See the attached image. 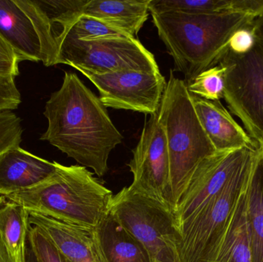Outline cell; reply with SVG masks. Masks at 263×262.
I'll use <instances>...</instances> for the list:
<instances>
[{
	"label": "cell",
	"mask_w": 263,
	"mask_h": 262,
	"mask_svg": "<svg viewBox=\"0 0 263 262\" xmlns=\"http://www.w3.org/2000/svg\"><path fill=\"white\" fill-rule=\"evenodd\" d=\"M133 154L128 164L133 175L132 187L175 214L166 137L159 121V111L145 123Z\"/></svg>",
	"instance_id": "9c48e42d"
},
{
	"label": "cell",
	"mask_w": 263,
	"mask_h": 262,
	"mask_svg": "<svg viewBox=\"0 0 263 262\" xmlns=\"http://www.w3.org/2000/svg\"><path fill=\"white\" fill-rule=\"evenodd\" d=\"M55 164L53 174L40 184L5 197L27 212L97 228L110 211L112 192L86 167Z\"/></svg>",
	"instance_id": "3957f363"
},
{
	"label": "cell",
	"mask_w": 263,
	"mask_h": 262,
	"mask_svg": "<svg viewBox=\"0 0 263 262\" xmlns=\"http://www.w3.org/2000/svg\"><path fill=\"white\" fill-rule=\"evenodd\" d=\"M256 43L251 23L237 29L229 42L228 50L236 55H243L251 51Z\"/></svg>",
	"instance_id": "4316f807"
},
{
	"label": "cell",
	"mask_w": 263,
	"mask_h": 262,
	"mask_svg": "<svg viewBox=\"0 0 263 262\" xmlns=\"http://www.w3.org/2000/svg\"><path fill=\"white\" fill-rule=\"evenodd\" d=\"M158 35L190 84L202 71L216 66L228 50L237 29L254 16L240 13H151Z\"/></svg>",
	"instance_id": "7a4b0ae2"
},
{
	"label": "cell",
	"mask_w": 263,
	"mask_h": 262,
	"mask_svg": "<svg viewBox=\"0 0 263 262\" xmlns=\"http://www.w3.org/2000/svg\"><path fill=\"white\" fill-rule=\"evenodd\" d=\"M259 149H261V151H262V152L263 154V142H262V144H261L260 146H259Z\"/></svg>",
	"instance_id": "d6a6232c"
},
{
	"label": "cell",
	"mask_w": 263,
	"mask_h": 262,
	"mask_svg": "<svg viewBox=\"0 0 263 262\" xmlns=\"http://www.w3.org/2000/svg\"><path fill=\"white\" fill-rule=\"evenodd\" d=\"M0 35L13 49L20 63L43 61L38 32L16 0H0Z\"/></svg>",
	"instance_id": "2e32d148"
},
{
	"label": "cell",
	"mask_w": 263,
	"mask_h": 262,
	"mask_svg": "<svg viewBox=\"0 0 263 262\" xmlns=\"http://www.w3.org/2000/svg\"><path fill=\"white\" fill-rule=\"evenodd\" d=\"M151 0H89L83 15H89L123 31L133 38L149 15Z\"/></svg>",
	"instance_id": "e0dca14e"
},
{
	"label": "cell",
	"mask_w": 263,
	"mask_h": 262,
	"mask_svg": "<svg viewBox=\"0 0 263 262\" xmlns=\"http://www.w3.org/2000/svg\"><path fill=\"white\" fill-rule=\"evenodd\" d=\"M83 75L98 89L105 107L150 115L159 111L167 85L160 71L125 70Z\"/></svg>",
	"instance_id": "30bf717a"
},
{
	"label": "cell",
	"mask_w": 263,
	"mask_h": 262,
	"mask_svg": "<svg viewBox=\"0 0 263 262\" xmlns=\"http://www.w3.org/2000/svg\"><path fill=\"white\" fill-rule=\"evenodd\" d=\"M21 95L15 86V80L0 81V112L18 109Z\"/></svg>",
	"instance_id": "83f0119b"
},
{
	"label": "cell",
	"mask_w": 263,
	"mask_h": 262,
	"mask_svg": "<svg viewBox=\"0 0 263 262\" xmlns=\"http://www.w3.org/2000/svg\"><path fill=\"white\" fill-rule=\"evenodd\" d=\"M20 63L13 49L0 35V81L15 80L20 75Z\"/></svg>",
	"instance_id": "484cf974"
},
{
	"label": "cell",
	"mask_w": 263,
	"mask_h": 262,
	"mask_svg": "<svg viewBox=\"0 0 263 262\" xmlns=\"http://www.w3.org/2000/svg\"><path fill=\"white\" fill-rule=\"evenodd\" d=\"M212 262H253L247 228V189L239 198Z\"/></svg>",
	"instance_id": "44dd1931"
},
{
	"label": "cell",
	"mask_w": 263,
	"mask_h": 262,
	"mask_svg": "<svg viewBox=\"0 0 263 262\" xmlns=\"http://www.w3.org/2000/svg\"><path fill=\"white\" fill-rule=\"evenodd\" d=\"M262 155H263V154H262Z\"/></svg>",
	"instance_id": "836d02e7"
},
{
	"label": "cell",
	"mask_w": 263,
	"mask_h": 262,
	"mask_svg": "<svg viewBox=\"0 0 263 262\" xmlns=\"http://www.w3.org/2000/svg\"><path fill=\"white\" fill-rule=\"evenodd\" d=\"M109 212L145 246L151 262H181L180 232L173 211L129 186L114 195Z\"/></svg>",
	"instance_id": "5b68a950"
},
{
	"label": "cell",
	"mask_w": 263,
	"mask_h": 262,
	"mask_svg": "<svg viewBox=\"0 0 263 262\" xmlns=\"http://www.w3.org/2000/svg\"><path fill=\"white\" fill-rule=\"evenodd\" d=\"M43 115L48 128L40 139L98 176L105 175L109 155L123 137L100 98L77 74L65 72L61 87L46 102Z\"/></svg>",
	"instance_id": "6da1fadb"
},
{
	"label": "cell",
	"mask_w": 263,
	"mask_h": 262,
	"mask_svg": "<svg viewBox=\"0 0 263 262\" xmlns=\"http://www.w3.org/2000/svg\"><path fill=\"white\" fill-rule=\"evenodd\" d=\"M149 13H240L256 16L263 10V0H151Z\"/></svg>",
	"instance_id": "d6986e66"
},
{
	"label": "cell",
	"mask_w": 263,
	"mask_h": 262,
	"mask_svg": "<svg viewBox=\"0 0 263 262\" xmlns=\"http://www.w3.org/2000/svg\"><path fill=\"white\" fill-rule=\"evenodd\" d=\"M219 63L226 69L223 98L259 147L263 142V43L256 39L253 49L243 55L227 50Z\"/></svg>",
	"instance_id": "ba28073f"
},
{
	"label": "cell",
	"mask_w": 263,
	"mask_h": 262,
	"mask_svg": "<svg viewBox=\"0 0 263 262\" xmlns=\"http://www.w3.org/2000/svg\"><path fill=\"white\" fill-rule=\"evenodd\" d=\"M0 262H12L1 239H0Z\"/></svg>",
	"instance_id": "4dcf8cb0"
},
{
	"label": "cell",
	"mask_w": 263,
	"mask_h": 262,
	"mask_svg": "<svg viewBox=\"0 0 263 262\" xmlns=\"http://www.w3.org/2000/svg\"><path fill=\"white\" fill-rule=\"evenodd\" d=\"M258 155L233 175L217 196L181 225V262L213 261L239 198L247 189Z\"/></svg>",
	"instance_id": "8992f818"
},
{
	"label": "cell",
	"mask_w": 263,
	"mask_h": 262,
	"mask_svg": "<svg viewBox=\"0 0 263 262\" xmlns=\"http://www.w3.org/2000/svg\"><path fill=\"white\" fill-rule=\"evenodd\" d=\"M251 26L254 31L256 39L263 43V11L259 15L253 18Z\"/></svg>",
	"instance_id": "f546056e"
},
{
	"label": "cell",
	"mask_w": 263,
	"mask_h": 262,
	"mask_svg": "<svg viewBox=\"0 0 263 262\" xmlns=\"http://www.w3.org/2000/svg\"><path fill=\"white\" fill-rule=\"evenodd\" d=\"M23 133L21 118L12 111L0 112V155L18 146Z\"/></svg>",
	"instance_id": "d4e9b609"
},
{
	"label": "cell",
	"mask_w": 263,
	"mask_h": 262,
	"mask_svg": "<svg viewBox=\"0 0 263 262\" xmlns=\"http://www.w3.org/2000/svg\"><path fill=\"white\" fill-rule=\"evenodd\" d=\"M28 243L37 262H68L52 241L35 226L29 227Z\"/></svg>",
	"instance_id": "cb8c5ba5"
},
{
	"label": "cell",
	"mask_w": 263,
	"mask_h": 262,
	"mask_svg": "<svg viewBox=\"0 0 263 262\" xmlns=\"http://www.w3.org/2000/svg\"><path fill=\"white\" fill-rule=\"evenodd\" d=\"M107 262H151L145 246L128 232L110 212L96 228Z\"/></svg>",
	"instance_id": "ac0fdd59"
},
{
	"label": "cell",
	"mask_w": 263,
	"mask_h": 262,
	"mask_svg": "<svg viewBox=\"0 0 263 262\" xmlns=\"http://www.w3.org/2000/svg\"><path fill=\"white\" fill-rule=\"evenodd\" d=\"M38 32L46 66L58 64L63 40L81 15L89 0H16Z\"/></svg>",
	"instance_id": "7c38bea8"
},
{
	"label": "cell",
	"mask_w": 263,
	"mask_h": 262,
	"mask_svg": "<svg viewBox=\"0 0 263 262\" xmlns=\"http://www.w3.org/2000/svg\"><path fill=\"white\" fill-rule=\"evenodd\" d=\"M29 214L21 205L0 197V239L12 262H26Z\"/></svg>",
	"instance_id": "ffe728a7"
},
{
	"label": "cell",
	"mask_w": 263,
	"mask_h": 262,
	"mask_svg": "<svg viewBox=\"0 0 263 262\" xmlns=\"http://www.w3.org/2000/svg\"><path fill=\"white\" fill-rule=\"evenodd\" d=\"M58 64L72 66L82 74L159 71L154 55L138 38L129 36L80 40L66 35L60 47Z\"/></svg>",
	"instance_id": "52a82bcc"
},
{
	"label": "cell",
	"mask_w": 263,
	"mask_h": 262,
	"mask_svg": "<svg viewBox=\"0 0 263 262\" xmlns=\"http://www.w3.org/2000/svg\"><path fill=\"white\" fill-rule=\"evenodd\" d=\"M252 173L257 183L259 197H260L261 207L263 212V155L260 149H259V155L253 165Z\"/></svg>",
	"instance_id": "f1b7e54d"
},
{
	"label": "cell",
	"mask_w": 263,
	"mask_h": 262,
	"mask_svg": "<svg viewBox=\"0 0 263 262\" xmlns=\"http://www.w3.org/2000/svg\"><path fill=\"white\" fill-rule=\"evenodd\" d=\"M259 149L243 148L216 152L201 162L176 206L179 229L190 217L217 196L233 175L257 155Z\"/></svg>",
	"instance_id": "8fae6325"
},
{
	"label": "cell",
	"mask_w": 263,
	"mask_h": 262,
	"mask_svg": "<svg viewBox=\"0 0 263 262\" xmlns=\"http://www.w3.org/2000/svg\"><path fill=\"white\" fill-rule=\"evenodd\" d=\"M166 137L175 208L201 162L216 152L196 115L184 80L170 71L159 109ZM176 212V211H175Z\"/></svg>",
	"instance_id": "277c9868"
},
{
	"label": "cell",
	"mask_w": 263,
	"mask_h": 262,
	"mask_svg": "<svg viewBox=\"0 0 263 262\" xmlns=\"http://www.w3.org/2000/svg\"><path fill=\"white\" fill-rule=\"evenodd\" d=\"M225 72V68L219 63L202 71L186 85L189 92L204 99L220 101L223 98Z\"/></svg>",
	"instance_id": "7402d4cb"
},
{
	"label": "cell",
	"mask_w": 263,
	"mask_h": 262,
	"mask_svg": "<svg viewBox=\"0 0 263 262\" xmlns=\"http://www.w3.org/2000/svg\"><path fill=\"white\" fill-rule=\"evenodd\" d=\"M190 97L201 126L216 152L259 149L221 101H210L193 94Z\"/></svg>",
	"instance_id": "5bb4252c"
},
{
	"label": "cell",
	"mask_w": 263,
	"mask_h": 262,
	"mask_svg": "<svg viewBox=\"0 0 263 262\" xmlns=\"http://www.w3.org/2000/svg\"><path fill=\"white\" fill-rule=\"evenodd\" d=\"M55 170V162L40 158L20 146L0 155V195L30 189L49 178Z\"/></svg>",
	"instance_id": "9a60e30c"
},
{
	"label": "cell",
	"mask_w": 263,
	"mask_h": 262,
	"mask_svg": "<svg viewBox=\"0 0 263 262\" xmlns=\"http://www.w3.org/2000/svg\"><path fill=\"white\" fill-rule=\"evenodd\" d=\"M67 35L80 40H94L121 36L131 37L123 31L119 30L97 18L86 15L80 17L78 21L68 32Z\"/></svg>",
	"instance_id": "603a6c76"
},
{
	"label": "cell",
	"mask_w": 263,
	"mask_h": 262,
	"mask_svg": "<svg viewBox=\"0 0 263 262\" xmlns=\"http://www.w3.org/2000/svg\"><path fill=\"white\" fill-rule=\"evenodd\" d=\"M26 262H37L36 258L29 246V243H28L27 247V255H26Z\"/></svg>",
	"instance_id": "1f68e13d"
},
{
	"label": "cell",
	"mask_w": 263,
	"mask_h": 262,
	"mask_svg": "<svg viewBox=\"0 0 263 262\" xmlns=\"http://www.w3.org/2000/svg\"><path fill=\"white\" fill-rule=\"evenodd\" d=\"M28 212L30 225L38 228L68 262H107L96 228L69 224L41 214Z\"/></svg>",
	"instance_id": "4fadbf2b"
}]
</instances>
